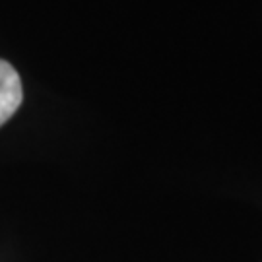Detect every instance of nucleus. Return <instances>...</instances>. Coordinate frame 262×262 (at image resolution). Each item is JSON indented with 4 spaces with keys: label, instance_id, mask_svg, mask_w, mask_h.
Here are the masks:
<instances>
[{
    "label": "nucleus",
    "instance_id": "obj_1",
    "mask_svg": "<svg viewBox=\"0 0 262 262\" xmlns=\"http://www.w3.org/2000/svg\"><path fill=\"white\" fill-rule=\"evenodd\" d=\"M24 99L21 80L16 68L0 58V126L18 111Z\"/></svg>",
    "mask_w": 262,
    "mask_h": 262
}]
</instances>
